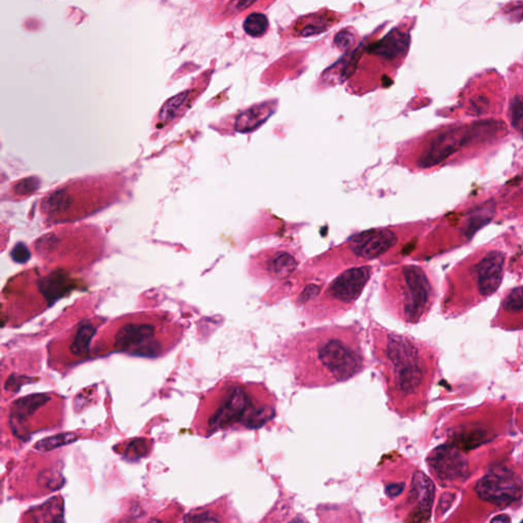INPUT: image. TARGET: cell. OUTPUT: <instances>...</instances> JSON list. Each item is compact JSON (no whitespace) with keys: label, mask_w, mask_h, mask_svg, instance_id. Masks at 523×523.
I'll use <instances>...</instances> for the list:
<instances>
[{"label":"cell","mask_w":523,"mask_h":523,"mask_svg":"<svg viewBox=\"0 0 523 523\" xmlns=\"http://www.w3.org/2000/svg\"><path fill=\"white\" fill-rule=\"evenodd\" d=\"M363 339L364 332L358 322L320 326L279 341L271 357L290 367L295 387H334L368 368Z\"/></svg>","instance_id":"cell-1"},{"label":"cell","mask_w":523,"mask_h":523,"mask_svg":"<svg viewBox=\"0 0 523 523\" xmlns=\"http://www.w3.org/2000/svg\"><path fill=\"white\" fill-rule=\"evenodd\" d=\"M368 336L374 368L377 370L387 406L410 416L426 404L435 380L432 349L419 339L387 329L369 318Z\"/></svg>","instance_id":"cell-2"},{"label":"cell","mask_w":523,"mask_h":523,"mask_svg":"<svg viewBox=\"0 0 523 523\" xmlns=\"http://www.w3.org/2000/svg\"><path fill=\"white\" fill-rule=\"evenodd\" d=\"M437 297L428 269L417 265L389 267L382 272L380 299L385 312L406 325L423 321Z\"/></svg>","instance_id":"cell-3"},{"label":"cell","mask_w":523,"mask_h":523,"mask_svg":"<svg viewBox=\"0 0 523 523\" xmlns=\"http://www.w3.org/2000/svg\"><path fill=\"white\" fill-rule=\"evenodd\" d=\"M217 407L209 420L210 431L224 430L237 422L259 428L276 414V398L263 382L231 380L217 391Z\"/></svg>","instance_id":"cell-4"},{"label":"cell","mask_w":523,"mask_h":523,"mask_svg":"<svg viewBox=\"0 0 523 523\" xmlns=\"http://www.w3.org/2000/svg\"><path fill=\"white\" fill-rule=\"evenodd\" d=\"M374 271L375 267L369 264L354 266L324 286L323 290L317 286L307 288L299 299L301 316L310 324L343 316L356 305Z\"/></svg>","instance_id":"cell-5"},{"label":"cell","mask_w":523,"mask_h":523,"mask_svg":"<svg viewBox=\"0 0 523 523\" xmlns=\"http://www.w3.org/2000/svg\"><path fill=\"white\" fill-rule=\"evenodd\" d=\"M116 179L108 177H91L81 179L75 182L63 185L54 190L42 203L43 211L50 216L63 215L74 210L76 203L86 201L94 209L104 205L111 198H115L117 187Z\"/></svg>","instance_id":"cell-6"},{"label":"cell","mask_w":523,"mask_h":523,"mask_svg":"<svg viewBox=\"0 0 523 523\" xmlns=\"http://www.w3.org/2000/svg\"><path fill=\"white\" fill-rule=\"evenodd\" d=\"M303 260L302 253L288 247H270L253 253L249 274L259 282H276L292 276Z\"/></svg>","instance_id":"cell-7"},{"label":"cell","mask_w":523,"mask_h":523,"mask_svg":"<svg viewBox=\"0 0 523 523\" xmlns=\"http://www.w3.org/2000/svg\"><path fill=\"white\" fill-rule=\"evenodd\" d=\"M485 124H476L472 127H453L433 137L421 155L418 166L423 169L435 167L445 162L448 157L458 152L466 144L483 132Z\"/></svg>","instance_id":"cell-8"},{"label":"cell","mask_w":523,"mask_h":523,"mask_svg":"<svg viewBox=\"0 0 523 523\" xmlns=\"http://www.w3.org/2000/svg\"><path fill=\"white\" fill-rule=\"evenodd\" d=\"M479 498L497 507H507L520 500L522 487L509 472H494L479 479L476 485Z\"/></svg>","instance_id":"cell-9"},{"label":"cell","mask_w":523,"mask_h":523,"mask_svg":"<svg viewBox=\"0 0 523 523\" xmlns=\"http://www.w3.org/2000/svg\"><path fill=\"white\" fill-rule=\"evenodd\" d=\"M397 242V235L389 229H373L363 232L347 242V249L350 253L348 264H360L377 259Z\"/></svg>","instance_id":"cell-10"},{"label":"cell","mask_w":523,"mask_h":523,"mask_svg":"<svg viewBox=\"0 0 523 523\" xmlns=\"http://www.w3.org/2000/svg\"><path fill=\"white\" fill-rule=\"evenodd\" d=\"M155 327L146 322H130L124 324L115 336V349L121 352H132L134 354H157L161 349L154 341Z\"/></svg>","instance_id":"cell-11"},{"label":"cell","mask_w":523,"mask_h":523,"mask_svg":"<svg viewBox=\"0 0 523 523\" xmlns=\"http://www.w3.org/2000/svg\"><path fill=\"white\" fill-rule=\"evenodd\" d=\"M431 470L444 481H456L468 474V464L463 455L452 446L435 448L428 458Z\"/></svg>","instance_id":"cell-12"},{"label":"cell","mask_w":523,"mask_h":523,"mask_svg":"<svg viewBox=\"0 0 523 523\" xmlns=\"http://www.w3.org/2000/svg\"><path fill=\"white\" fill-rule=\"evenodd\" d=\"M435 498V485L430 477L416 472L413 477L412 489H411L409 499L416 506L411 515L409 516L408 523H426L430 516L431 506Z\"/></svg>","instance_id":"cell-13"},{"label":"cell","mask_w":523,"mask_h":523,"mask_svg":"<svg viewBox=\"0 0 523 523\" xmlns=\"http://www.w3.org/2000/svg\"><path fill=\"white\" fill-rule=\"evenodd\" d=\"M410 45V36L407 33L393 30L378 42L373 43L369 52L374 56L387 61H396L406 54Z\"/></svg>","instance_id":"cell-14"},{"label":"cell","mask_w":523,"mask_h":523,"mask_svg":"<svg viewBox=\"0 0 523 523\" xmlns=\"http://www.w3.org/2000/svg\"><path fill=\"white\" fill-rule=\"evenodd\" d=\"M336 22V15L329 12H321L299 19L295 26V31L302 37L314 36L327 31Z\"/></svg>","instance_id":"cell-15"},{"label":"cell","mask_w":523,"mask_h":523,"mask_svg":"<svg viewBox=\"0 0 523 523\" xmlns=\"http://www.w3.org/2000/svg\"><path fill=\"white\" fill-rule=\"evenodd\" d=\"M273 113H274V107L268 102L251 107L244 111L236 120V131L242 133L251 132L265 123Z\"/></svg>","instance_id":"cell-16"},{"label":"cell","mask_w":523,"mask_h":523,"mask_svg":"<svg viewBox=\"0 0 523 523\" xmlns=\"http://www.w3.org/2000/svg\"><path fill=\"white\" fill-rule=\"evenodd\" d=\"M48 400L47 396L35 395L29 396L25 399H21L15 403L12 411V421L22 422L32 415L41 405L45 404Z\"/></svg>","instance_id":"cell-17"},{"label":"cell","mask_w":523,"mask_h":523,"mask_svg":"<svg viewBox=\"0 0 523 523\" xmlns=\"http://www.w3.org/2000/svg\"><path fill=\"white\" fill-rule=\"evenodd\" d=\"M35 523H63V507L58 498L48 501L34 513Z\"/></svg>","instance_id":"cell-18"},{"label":"cell","mask_w":523,"mask_h":523,"mask_svg":"<svg viewBox=\"0 0 523 523\" xmlns=\"http://www.w3.org/2000/svg\"><path fill=\"white\" fill-rule=\"evenodd\" d=\"M95 328L91 323H84L78 328L74 336L72 352L75 356L84 357L88 354L89 343L93 338Z\"/></svg>","instance_id":"cell-19"},{"label":"cell","mask_w":523,"mask_h":523,"mask_svg":"<svg viewBox=\"0 0 523 523\" xmlns=\"http://www.w3.org/2000/svg\"><path fill=\"white\" fill-rule=\"evenodd\" d=\"M77 439V435H74V433H61V435L41 439L35 445V448L41 451V452H48V451H52L54 448L74 443Z\"/></svg>","instance_id":"cell-20"},{"label":"cell","mask_w":523,"mask_h":523,"mask_svg":"<svg viewBox=\"0 0 523 523\" xmlns=\"http://www.w3.org/2000/svg\"><path fill=\"white\" fill-rule=\"evenodd\" d=\"M269 22L266 16L263 14L249 15L244 23V31L251 37H261L268 30Z\"/></svg>","instance_id":"cell-21"},{"label":"cell","mask_w":523,"mask_h":523,"mask_svg":"<svg viewBox=\"0 0 523 523\" xmlns=\"http://www.w3.org/2000/svg\"><path fill=\"white\" fill-rule=\"evenodd\" d=\"M67 279L65 275L54 274L45 278L42 282V290L47 292L49 299H58L67 290Z\"/></svg>","instance_id":"cell-22"},{"label":"cell","mask_w":523,"mask_h":523,"mask_svg":"<svg viewBox=\"0 0 523 523\" xmlns=\"http://www.w3.org/2000/svg\"><path fill=\"white\" fill-rule=\"evenodd\" d=\"M511 123L513 128L523 137V96H515L510 104Z\"/></svg>","instance_id":"cell-23"},{"label":"cell","mask_w":523,"mask_h":523,"mask_svg":"<svg viewBox=\"0 0 523 523\" xmlns=\"http://www.w3.org/2000/svg\"><path fill=\"white\" fill-rule=\"evenodd\" d=\"M502 307L506 310V312L508 311V312L516 313V314H520L518 316H522L523 314V286L510 292L503 303Z\"/></svg>","instance_id":"cell-24"},{"label":"cell","mask_w":523,"mask_h":523,"mask_svg":"<svg viewBox=\"0 0 523 523\" xmlns=\"http://www.w3.org/2000/svg\"><path fill=\"white\" fill-rule=\"evenodd\" d=\"M185 523H222L217 514L211 511L194 512L185 516Z\"/></svg>","instance_id":"cell-25"},{"label":"cell","mask_w":523,"mask_h":523,"mask_svg":"<svg viewBox=\"0 0 523 523\" xmlns=\"http://www.w3.org/2000/svg\"><path fill=\"white\" fill-rule=\"evenodd\" d=\"M354 43V34L348 31V30H343L338 33L334 37V45H336L341 50H348L353 47Z\"/></svg>","instance_id":"cell-26"},{"label":"cell","mask_w":523,"mask_h":523,"mask_svg":"<svg viewBox=\"0 0 523 523\" xmlns=\"http://www.w3.org/2000/svg\"><path fill=\"white\" fill-rule=\"evenodd\" d=\"M10 255H12L14 261L17 263H26L30 259V257H31V253H30L29 249H28V247L23 244H17V246L14 247V249H13Z\"/></svg>","instance_id":"cell-27"},{"label":"cell","mask_w":523,"mask_h":523,"mask_svg":"<svg viewBox=\"0 0 523 523\" xmlns=\"http://www.w3.org/2000/svg\"><path fill=\"white\" fill-rule=\"evenodd\" d=\"M255 3L256 2L253 1H233L229 3L228 8L231 10V13L236 14V13L242 12V10H246Z\"/></svg>","instance_id":"cell-28"},{"label":"cell","mask_w":523,"mask_h":523,"mask_svg":"<svg viewBox=\"0 0 523 523\" xmlns=\"http://www.w3.org/2000/svg\"><path fill=\"white\" fill-rule=\"evenodd\" d=\"M508 12H509L510 16L513 17L514 19L518 21V19H523V2L520 3H514L513 8H508Z\"/></svg>","instance_id":"cell-29"},{"label":"cell","mask_w":523,"mask_h":523,"mask_svg":"<svg viewBox=\"0 0 523 523\" xmlns=\"http://www.w3.org/2000/svg\"><path fill=\"white\" fill-rule=\"evenodd\" d=\"M403 489H404V483H395V485H389L387 490H389V496L393 497L400 494Z\"/></svg>","instance_id":"cell-30"},{"label":"cell","mask_w":523,"mask_h":523,"mask_svg":"<svg viewBox=\"0 0 523 523\" xmlns=\"http://www.w3.org/2000/svg\"><path fill=\"white\" fill-rule=\"evenodd\" d=\"M491 523H511V518L506 514H501L492 518Z\"/></svg>","instance_id":"cell-31"},{"label":"cell","mask_w":523,"mask_h":523,"mask_svg":"<svg viewBox=\"0 0 523 523\" xmlns=\"http://www.w3.org/2000/svg\"><path fill=\"white\" fill-rule=\"evenodd\" d=\"M290 523H308V522H306V520H304L303 517H299H299H295V520H292V522H290Z\"/></svg>","instance_id":"cell-32"},{"label":"cell","mask_w":523,"mask_h":523,"mask_svg":"<svg viewBox=\"0 0 523 523\" xmlns=\"http://www.w3.org/2000/svg\"><path fill=\"white\" fill-rule=\"evenodd\" d=\"M148 523H162L161 522H159V520H152V522H150Z\"/></svg>","instance_id":"cell-33"},{"label":"cell","mask_w":523,"mask_h":523,"mask_svg":"<svg viewBox=\"0 0 523 523\" xmlns=\"http://www.w3.org/2000/svg\"><path fill=\"white\" fill-rule=\"evenodd\" d=\"M520 523H523V520H522V522H520Z\"/></svg>","instance_id":"cell-34"}]
</instances>
